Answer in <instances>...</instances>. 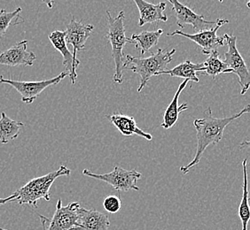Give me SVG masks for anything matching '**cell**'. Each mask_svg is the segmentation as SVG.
<instances>
[{
  "label": "cell",
  "mask_w": 250,
  "mask_h": 230,
  "mask_svg": "<svg viewBox=\"0 0 250 230\" xmlns=\"http://www.w3.org/2000/svg\"><path fill=\"white\" fill-rule=\"evenodd\" d=\"M250 113V105L245 106L242 110L230 117L226 118H215L212 115L210 107H208L203 112V117L193 120V125L197 133V148L195 156L190 163L180 168V171L184 174L188 173L191 168L200 163L204 152L210 144H218L224 135V131L226 127L233 120L240 118L242 115Z\"/></svg>",
  "instance_id": "6da1fadb"
},
{
  "label": "cell",
  "mask_w": 250,
  "mask_h": 230,
  "mask_svg": "<svg viewBox=\"0 0 250 230\" xmlns=\"http://www.w3.org/2000/svg\"><path fill=\"white\" fill-rule=\"evenodd\" d=\"M175 53V49L170 51L158 49L156 53H153L149 57L139 58L129 54L125 56V69L131 70L140 77L138 92L142 91L152 77L166 70L167 66L172 61Z\"/></svg>",
  "instance_id": "7a4b0ae2"
},
{
  "label": "cell",
  "mask_w": 250,
  "mask_h": 230,
  "mask_svg": "<svg viewBox=\"0 0 250 230\" xmlns=\"http://www.w3.org/2000/svg\"><path fill=\"white\" fill-rule=\"evenodd\" d=\"M70 170L66 166H61L58 170L49 172L41 177L33 178L22 187L17 190L16 201L21 206L28 205L34 208L38 207V202L40 199L50 201L51 194L50 189L53 182L61 176H68Z\"/></svg>",
  "instance_id": "3957f363"
},
{
  "label": "cell",
  "mask_w": 250,
  "mask_h": 230,
  "mask_svg": "<svg viewBox=\"0 0 250 230\" xmlns=\"http://www.w3.org/2000/svg\"><path fill=\"white\" fill-rule=\"evenodd\" d=\"M107 28L108 31L106 38L109 41L112 47V56L115 61V75L113 77L114 82L122 84L124 82L125 55L124 54L128 38L125 36V13L121 11L116 17H113L109 11H106Z\"/></svg>",
  "instance_id": "277c9868"
},
{
  "label": "cell",
  "mask_w": 250,
  "mask_h": 230,
  "mask_svg": "<svg viewBox=\"0 0 250 230\" xmlns=\"http://www.w3.org/2000/svg\"><path fill=\"white\" fill-rule=\"evenodd\" d=\"M83 174L99 181L106 182L116 192H127L129 191H140L138 182L142 174L136 169L125 170L120 167H116L113 171L106 173H94L88 169L83 170Z\"/></svg>",
  "instance_id": "5b68a950"
},
{
  "label": "cell",
  "mask_w": 250,
  "mask_h": 230,
  "mask_svg": "<svg viewBox=\"0 0 250 230\" xmlns=\"http://www.w3.org/2000/svg\"><path fill=\"white\" fill-rule=\"evenodd\" d=\"M80 208L81 206L78 202H71L63 206L62 200L60 198L55 212L51 219L39 215L43 230H77L78 211Z\"/></svg>",
  "instance_id": "8992f818"
},
{
  "label": "cell",
  "mask_w": 250,
  "mask_h": 230,
  "mask_svg": "<svg viewBox=\"0 0 250 230\" xmlns=\"http://www.w3.org/2000/svg\"><path fill=\"white\" fill-rule=\"evenodd\" d=\"M224 37L228 45V51L225 53L224 61L231 70V73L235 74L239 78L241 86V94L245 95L250 88V73L244 58L237 48V37L228 34L224 35Z\"/></svg>",
  "instance_id": "52a82bcc"
},
{
  "label": "cell",
  "mask_w": 250,
  "mask_h": 230,
  "mask_svg": "<svg viewBox=\"0 0 250 230\" xmlns=\"http://www.w3.org/2000/svg\"><path fill=\"white\" fill-rule=\"evenodd\" d=\"M68 76V73L64 71L61 73L58 77L51 78L48 80L39 81V82H22L15 81L11 79H5L0 76V83H5L13 87L19 92L21 96V101L25 104H32L35 99L43 92L46 88L58 84Z\"/></svg>",
  "instance_id": "ba28073f"
},
{
  "label": "cell",
  "mask_w": 250,
  "mask_h": 230,
  "mask_svg": "<svg viewBox=\"0 0 250 230\" xmlns=\"http://www.w3.org/2000/svg\"><path fill=\"white\" fill-rule=\"evenodd\" d=\"M229 22L228 19H217V24L210 29L204 30L202 32L195 34L185 33L181 30H175L173 33L168 34V37L174 36H182L184 38L191 40L192 42L197 43L202 48V53L205 55H209L212 52L217 50L218 47L226 45L225 37L217 36V30L221 28L223 25L227 24Z\"/></svg>",
  "instance_id": "9c48e42d"
},
{
  "label": "cell",
  "mask_w": 250,
  "mask_h": 230,
  "mask_svg": "<svg viewBox=\"0 0 250 230\" xmlns=\"http://www.w3.org/2000/svg\"><path fill=\"white\" fill-rule=\"evenodd\" d=\"M168 3L172 5V10L175 12L177 25L183 29L186 25H191L195 33L212 29L217 24L216 20H207L203 15H197L190 7L183 5L177 0H169Z\"/></svg>",
  "instance_id": "30bf717a"
},
{
  "label": "cell",
  "mask_w": 250,
  "mask_h": 230,
  "mask_svg": "<svg viewBox=\"0 0 250 230\" xmlns=\"http://www.w3.org/2000/svg\"><path fill=\"white\" fill-rule=\"evenodd\" d=\"M49 40L53 44V47L62 55V64L66 67V72L68 73V77L71 80L72 84L77 81V67L80 66V60L74 57L73 53H70L67 48L66 42V32L62 30H55L49 35Z\"/></svg>",
  "instance_id": "8fae6325"
},
{
  "label": "cell",
  "mask_w": 250,
  "mask_h": 230,
  "mask_svg": "<svg viewBox=\"0 0 250 230\" xmlns=\"http://www.w3.org/2000/svg\"><path fill=\"white\" fill-rule=\"evenodd\" d=\"M36 54L28 50V41L23 40L0 54V64L8 67L33 66Z\"/></svg>",
  "instance_id": "7c38bea8"
},
{
  "label": "cell",
  "mask_w": 250,
  "mask_h": 230,
  "mask_svg": "<svg viewBox=\"0 0 250 230\" xmlns=\"http://www.w3.org/2000/svg\"><path fill=\"white\" fill-rule=\"evenodd\" d=\"M93 29V25L83 23V19L78 21L74 17L67 25V29L65 30L66 42L72 45L74 57L77 58V51L85 49L87 39L91 36Z\"/></svg>",
  "instance_id": "4fadbf2b"
},
{
  "label": "cell",
  "mask_w": 250,
  "mask_h": 230,
  "mask_svg": "<svg viewBox=\"0 0 250 230\" xmlns=\"http://www.w3.org/2000/svg\"><path fill=\"white\" fill-rule=\"evenodd\" d=\"M77 225V230H108L110 221L105 213L81 207L78 211Z\"/></svg>",
  "instance_id": "5bb4252c"
},
{
  "label": "cell",
  "mask_w": 250,
  "mask_h": 230,
  "mask_svg": "<svg viewBox=\"0 0 250 230\" xmlns=\"http://www.w3.org/2000/svg\"><path fill=\"white\" fill-rule=\"evenodd\" d=\"M134 3L140 12V27H142L145 24H153L158 21L166 22L168 20V17L164 15V11L166 8L165 2L152 4L143 0H134Z\"/></svg>",
  "instance_id": "9a60e30c"
},
{
  "label": "cell",
  "mask_w": 250,
  "mask_h": 230,
  "mask_svg": "<svg viewBox=\"0 0 250 230\" xmlns=\"http://www.w3.org/2000/svg\"><path fill=\"white\" fill-rule=\"evenodd\" d=\"M106 118L110 120L111 123L115 125L116 129L125 136L136 134L141 137H144L145 139L148 141L153 139V135L141 130L137 125L134 118L131 116L123 115L120 113H113L111 115H106Z\"/></svg>",
  "instance_id": "2e32d148"
},
{
  "label": "cell",
  "mask_w": 250,
  "mask_h": 230,
  "mask_svg": "<svg viewBox=\"0 0 250 230\" xmlns=\"http://www.w3.org/2000/svg\"><path fill=\"white\" fill-rule=\"evenodd\" d=\"M188 82L189 81H188V80H185L182 83H180L178 91L174 95L173 99L170 102V104L168 105V107L166 108V110L164 112V121L161 125L164 130H169L173 127L174 125L177 124L180 114L183 113L184 111L188 110V104L185 103V104H182L181 106H179L178 99H179L180 94L182 93L184 89L188 85Z\"/></svg>",
  "instance_id": "e0dca14e"
},
{
  "label": "cell",
  "mask_w": 250,
  "mask_h": 230,
  "mask_svg": "<svg viewBox=\"0 0 250 230\" xmlns=\"http://www.w3.org/2000/svg\"><path fill=\"white\" fill-rule=\"evenodd\" d=\"M202 71H205L203 62L194 64L191 60H186L185 62L179 64L172 69H166L165 71L158 73L155 77H159L162 75H168L169 77H179L191 82H199L200 80L198 78L197 73L202 74Z\"/></svg>",
  "instance_id": "ac0fdd59"
},
{
  "label": "cell",
  "mask_w": 250,
  "mask_h": 230,
  "mask_svg": "<svg viewBox=\"0 0 250 230\" xmlns=\"http://www.w3.org/2000/svg\"><path fill=\"white\" fill-rule=\"evenodd\" d=\"M164 34L163 29H157L154 31H142L140 34L131 35L128 38V43H133L137 50L140 51L141 55L149 52L150 49L158 44L159 39Z\"/></svg>",
  "instance_id": "d6986e66"
},
{
  "label": "cell",
  "mask_w": 250,
  "mask_h": 230,
  "mask_svg": "<svg viewBox=\"0 0 250 230\" xmlns=\"http://www.w3.org/2000/svg\"><path fill=\"white\" fill-rule=\"evenodd\" d=\"M248 159L245 158L242 161V171H243V193L241 204L239 206L238 214L242 224L241 230H248V226L250 221V195H249V184H248Z\"/></svg>",
  "instance_id": "ffe728a7"
},
{
  "label": "cell",
  "mask_w": 250,
  "mask_h": 230,
  "mask_svg": "<svg viewBox=\"0 0 250 230\" xmlns=\"http://www.w3.org/2000/svg\"><path fill=\"white\" fill-rule=\"evenodd\" d=\"M24 127V124L18 120H12L5 113H1L0 117V142L7 144L10 141L18 137L20 130Z\"/></svg>",
  "instance_id": "44dd1931"
},
{
  "label": "cell",
  "mask_w": 250,
  "mask_h": 230,
  "mask_svg": "<svg viewBox=\"0 0 250 230\" xmlns=\"http://www.w3.org/2000/svg\"><path fill=\"white\" fill-rule=\"evenodd\" d=\"M203 64L205 67L204 73L208 77H212V79H215L218 75L231 73L228 66L220 58V55L217 50L212 52Z\"/></svg>",
  "instance_id": "7402d4cb"
},
{
  "label": "cell",
  "mask_w": 250,
  "mask_h": 230,
  "mask_svg": "<svg viewBox=\"0 0 250 230\" xmlns=\"http://www.w3.org/2000/svg\"><path fill=\"white\" fill-rule=\"evenodd\" d=\"M21 10V7L16 8L14 12H7L5 9L0 10V39L3 38L10 26H15L24 21L20 15Z\"/></svg>",
  "instance_id": "603a6c76"
},
{
  "label": "cell",
  "mask_w": 250,
  "mask_h": 230,
  "mask_svg": "<svg viewBox=\"0 0 250 230\" xmlns=\"http://www.w3.org/2000/svg\"><path fill=\"white\" fill-rule=\"evenodd\" d=\"M121 207H122V202H121L120 197L116 195L107 196L103 200V208L105 209V211L109 213L118 212L120 211Z\"/></svg>",
  "instance_id": "cb8c5ba5"
},
{
  "label": "cell",
  "mask_w": 250,
  "mask_h": 230,
  "mask_svg": "<svg viewBox=\"0 0 250 230\" xmlns=\"http://www.w3.org/2000/svg\"><path fill=\"white\" fill-rule=\"evenodd\" d=\"M16 198H17V194H16L15 192L13 194V195H12V196L6 197V198H0V206L5 205V204L8 203V202L16 201Z\"/></svg>",
  "instance_id": "d4e9b609"
},
{
  "label": "cell",
  "mask_w": 250,
  "mask_h": 230,
  "mask_svg": "<svg viewBox=\"0 0 250 230\" xmlns=\"http://www.w3.org/2000/svg\"><path fill=\"white\" fill-rule=\"evenodd\" d=\"M241 148H250V140H246L243 141L241 144H240Z\"/></svg>",
  "instance_id": "484cf974"
},
{
  "label": "cell",
  "mask_w": 250,
  "mask_h": 230,
  "mask_svg": "<svg viewBox=\"0 0 250 230\" xmlns=\"http://www.w3.org/2000/svg\"><path fill=\"white\" fill-rule=\"evenodd\" d=\"M247 5H248V7H249V8H250V2H249V3L247 4Z\"/></svg>",
  "instance_id": "4316f807"
},
{
  "label": "cell",
  "mask_w": 250,
  "mask_h": 230,
  "mask_svg": "<svg viewBox=\"0 0 250 230\" xmlns=\"http://www.w3.org/2000/svg\"><path fill=\"white\" fill-rule=\"evenodd\" d=\"M0 230H5V229H2V228H1V227H0Z\"/></svg>",
  "instance_id": "83f0119b"
}]
</instances>
